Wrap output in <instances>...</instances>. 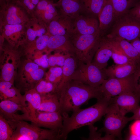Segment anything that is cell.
<instances>
[{"label": "cell", "instance_id": "ab89813d", "mask_svg": "<svg viewBox=\"0 0 140 140\" xmlns=\"http://www.w3.org/2000/svg\"><path fill=\"white\" fill-rule=\"evenodd\" d=\"M129 12L134 17L140 21V3L136 4L129 10Z\"/></svg>", "mask_w": 140, "mask_h": 140}, {"label": "cell", "instance_id": "7c38bea8", "mask_svg": "<svg viewBox=\"0 0 140 140\" xmlns=\"http://www.w3.org/2000/svg\"><path fill=\"white\" fill-rule=\"evenodd\" d=\"M48 32L51 35H62L69 38L73 33V20L59 14L47 24Z\"/></svg>", "mask_w": 140, "mask_h": 140}, {"label": "cell", "instance_id": "cb8c5ba5", "mask_svg": "<svg viewBox=\"0 0 140 140\" xmlns=\"http://www.w3.org/2000/svg\"><path fill=\"white\" fill-rule=\"evenodd\" d=\"M54 4L59 9L61 14L73 20L79 15L80 11L83 9L81 0H58Z\"/></svg>", "mask_w": 140, "mask_h": 140}, {"label": "cell", "instance_id": "5b68a950", "mask_svg": "<svg viewBox=\"0 0 140 140\" xmlns=\"http://www.w3.org/2000/svg\"><path fill=\"white\" fill-rule=\"evenodd\" d=\"M14 130L13 135L22 136L24 140H62L61 131L40 128L23 120H16L9 123Z\"/></svg>", "mask_w": 140, "mask_h": 140}, {"label": "cell", "instance_id": "8fae6325", "mask_svg": "<svg viewBox=\"0 0 140 140\" xmlns=\"http://www.w3.org/2000/svg\"><path fill=\"white\" fill-rule=\"evenodd\" d=\"M25 120L30 121L40 127L61 131L63 126V117L59 112H37L35 118H28Z\"/></svg>", "mask_w": 140, "mask_h": 140}, {"label": "cell", "instance_id": "603a6c76", "mask_svg": "<svg viewBox=\"0 0 140 140\" xmlns=\"http://www.w3.org/2000/svg\"><path fill=\"white\" fill-rule=\"evenodd\" d=\"M107 39L115 50L123 53L131 60L140 64V54L130 42L125 39Z\"/></svg>", "mask_w": 140, "mask_h": 140}, {"label": "cell", "instance_id": "4dcf8cb0", "mask_svg": "<svg viewBox=\"0 0 140 140\" xmlns=\"http://www.w3.org/2000/svg\"><path fill=\"white\" fill-rule=\"evenodd\" d=\"M83 9L93 16H98L106 0H81Z\"/></svg>", "mask_w": 140, "mask_h": 140}, {"label": "cell", "instance_id": "7a4b0ae2", "mask_svg": "<svg viewBox=\"0 0 140 140\" xmlns=\"http://www.w3.org/2000/svg\"><path fill=\"white\" fill-rule=\"evenodd\" d=\"M111 98L103 97L97 100L96 103L88 108H78L69 117L62 114L63 126L61 130L62 140L66 139L68 134L74 130L86 125H93L106 114Z\"/></svg>", "mask_w": 140, "mask_h": 140}, {"label": "cell", "instance_id": "277c9868", "mask_svg": "<svg viewBox=\"0 0 140 140\" xmlns=\"http://www.w3.org/2000/svg\"><path fill=\"white\" fill-rule=\"evenodd\" d=\"M103 37L100 32L92 34L73 35L70 38L78 61L86 64L91 63Z\"/></svg>", "mask_w": 140, "mask_h": 140}, {"label": "cell", "instance_id": "60d3db41", "mask_svg": "<svg viewBox=\"0 0 140 140\" xmlns=\"http://www.w3.org/2000/svg\"><path fill=\"white\" fill-rule=\"evenodd\" d=\"M136 84V93L140 100V66L134 74Z\"/></svg>", "mask_w": 140, "mask_h": 140}, {"label": "cell", "instance_id": "ba28073f", "mask_svg": "<svg viewBox=\"0 0 140 140\" xmlns=\"http://www.w3.org/2000/svg\"><path fill=\"white\" fill-rule=\"evenodd\" d=\"M108 78L104 69H100L92 62L86 64L78 61L71 80L96 87L100 86Z\"/></svg>", "mask_w": 140, "mask_h": 140}, {"label": "cell", "instance_id": "836d02e7", "mask_svg": "<svg viewBox=\"0 0 140 140\" xmlns=\"http://www.w3.org/2000/svg\"><path fill=\"white\" fill-rule=\"evenodd\" d=\"M34 88L40 95L57 93V88L53 83L42 79L36 84Z\"/></svg>", "mask_w": 140, "mask_h": 140}, {"label": "cell", "instance_id": "d6a6232c", "mask_svg": "<svg viewBox=\"0 0 140 140\" xmlns=\"http://www.w3.org/2000/svg\"><path fill=\"white\" fill-rule=\"evenodd\" d=\"M62 67H52L46 74L45 79L54 84L57 88L60 83L62 74Z\"/></svg>", "mask_w": 140, "mask_h": 140}, {"label": "cell", "instance_id": "e0dca14e", "mask_svg": "<svg viewBox=\"0 0 140 140\" xmlns=\"http://www.w3.org/2000/svg\"><path fill=\"white\" fill-rule=\"evenodd\" d=\"M25 29L24 38L21 41H32L48 32L47 24L34 17L26 23Z\"/></svg>", "mask_w": 140, "mask_h": 140}, {"label": "cell", "instance_id": "4fadbf2b", "mask_svg": "<svg viewBox=\"0 0 140 140\" xmlns=\"http://www.w3.org/2000/svg\"><path fill=\"white\" fill-rule=\"evenodd\" d=\"M139 97L134 92L123 93L112 97L111 102L124 115L129 113H134L139 107Z\"/></svg>", "mask_w": 140, "mask_h": 140}, {"label": "cell", "instance_id": "8992f818", "mask_svg": "<svg viewBox=\"0 0 140 140\" xmlns=\"http://www.w3.org/2000/svg\"><path fill=\"white\" fill-rule=\"evenodd\" d=\"M31 17L18 0H0V26L25 24Z\"/></svg>", "mask_w": 140, "mask_h": 140}, {"label": "cell", "instance_id": "ffe728a7", "mask_svg": "<svg viewBox=\"0 0 140 140\" xmlns=\"http://www.w3.org/2000/svg\"><path fill=\"white\" fill-rule=\"evenodd\" d=\"M51 36L47 32L32 41H22L16 47L19 51L23 52L27 55H30L45 50Z\"/></svg>", "mask_w": 140, "mask_h": 140}, {"label": "cell", "instance_id": "74e56055", "mask_svg": "<svg viewBox=\"0 0 140 140\" xmlns=\"http://www.w3.org/2000/svg\"><path fill=\"white\" fill-rule=\"evenodd\" d=\"M31 17H33L36 6L39 0H18Z\"/></svg>", "mask_w": 140, "mask_h": 140}, {"label": "cell", "instance_id": "9a60e30c", "mask_svg": "<svg viewBox=\"0 0 140 140\" xmlns=\"http://www.w3.org/2000/svg\"><path fill=\"white\" fill-rule=\"evenodd\" d=\"M48 55L54 51H60L65 54L75 55V49L70 38L66 36L51 35L44 50Z\"/></svg>", "mask_w": 140, "mask_h": 140}, {"label": "cell", "instance_id": "f35d334b", "mask_svg": "<svg viewBox=\"0 0 140 140\" xmlns=\"http://www.w3.org/2000/svg\"><path fill=\"white\" fill-rule=\"evenodd\" d=\"M129 134L140 138V120H135L129 127Z\"/></svg>", "mask_w": 140, "mask_h": 140}, {"label": "cell", "instance_id": "44dd1931", "mask_svg": "<svg viewBox=\"0 0 140 140\" xmlns=\"http://www.w3.org/2000/svg\"><path fill=\"white\" fill-rule=\"evenodd\" d=\"M23 96L25 102H27L26 108L28 114L22 115L20 120H24L28 118H35L41 104V95L33 88L26 91Z\"/></svg>", "mask_w": 140, "mask_h": 140}, {"label": "cell", "instance_id": "1f68e13d", "mask_svg": "<svg viewBox=\"0 0 140 140\" xmlns=\"http://www.w3.org/2000/svg\"><path fill=\"white\" fill-rule=\"evenodd\" d=\"M14 132L8 121L0 114V140H11Z\"/></svg>", "mask_w": 140, "mask_h": 140}, {"label": "cell", "instance_id": "d4e9b609", "mask_svg": "<svg viewBox=\"0 0 140 140\" xmlns=\"http://www.w3.org/2000/svg\"><path fill=\"white\" fill-rule=\"evenodd\" d=\"M0 114L8 122L13 121L19 111L27 115L26 107L23 105L8 100H2L0 103Z\"/></svg>", "mask_w": 140, "mask_h": 140}, {"label": "cell", "instance_id": "5bb4252c", "mask_svg": "<svg viewBox=\"0 0 140 140\" xmlns=\"http://www.w3.org/2000/svg\"><path fill=\"white\" fill-rule=\"evenodd\" d=\"M73 21V35L92 34L100 32L99 23L95 17L79 15Z\"/></svg>", "mask_w": 140, "mask_h": 140}, {"label": "cell", "instance_id": "2e32d148", "mask_svg": "<svg viewBox=\"0 0 140 140\" xmlns=\"http://www.w3.org/2000/svg\"><path fill=\"white\" fill-rule=\"evenodd\" d=\"M25 24H4L1 26L0 35L6 39L9 44L16 46L24 38Z\"/></svg>", "mask_w": 140, "mask_h": 140}, {"label": "cell", "instance_id": "484cf974", "mask_svg": "<svg viewBox=\"0 0 140 140\" xmlns=\"http://www.w3.org/2000/svg\"><path fill=\"white\" fill-rule=\"evenodd\" d=\"M78 62V60L75 55L68 54L62 67V78L57 87V93L66 82L71 80L77 67Z\"/></svg>", "mask_w": 140, "mask_h": 140}, {"label": "cell", "instance_id": "52a82bcc", "mask_svg": "<svg viewBox=\"0 0 140 140\" xmlns=\"http://www.w3.org/2000/svg\"><path fill=\"white\" fill-rule=\"evenodd\" d=\"M103 127L100 131L104 132L106 136L114 139L115 137L121 138V131L129 121V117L122 114L116 106L111 101L105 115Z\"/></svg>", "mask_w": 140, "mask_h": 140}, {"label": "cell", "instance_id": "d590c367", "mask_svg": "<svg viewBox=\"0 0 140 140\" xmlns=\"http://www.w3.org/2000/svg\"><path fill=\"white\" fill-rule=\"evenodd\" d=\"M56 51L54 54L48 56V61L49 66H54L58 65L62 67L67 55L59 51Z\"/></svg>", "mask_w": 140, "mask_h": 140}, {"label": "cell", "instance_id": "8d00e7d4", "mask_svg": "<svg viewBox=\"0 0 140 140\" xmlns=\"http://www.w3.org/2000/svg\"><path fill=\"white\" fill-rule=\"evenodd\" d=\"M111 58L115 64L117 65H124L131 62L134 61L130 59L125 55L114 49Z\"/></svg>", "mask_w": 140, "mask_h": 140}, {"label": "cell", "instance_id": "b9f144b4", "mask_svg": "<svg viewBox=\"0 0 140 140\" xmlns=\"http://www.w3.org/2000/svg\"><path fill=\"white\" fill-rule=\"evenodd\" d=\"M133 114L132 116L129 117L130 121L134 120H140V107Z\"/></svg>", "mask_w": 140, "mask_h": 140}, {"label": "cell", "instance_id": "3957f363", "mask_svg": "<svg viewBox=\"0 0 140 140\" xmlns=\"http://www.w3.org/2000/svg\"><path fill=\"white\" fill-rule=\"evenodd\" d=\"M106 37L113 39H125L130 42L140 38V21L129 12L117 17Z\"/></svg>", "mask_w": 140, "mask_h": 140}, {"label": "cell", "instance_id": "6da1fadb", "mask_svg": "<svg viewBox=\"0 0 140 140\" xmlns=\"http://www.w3.org/2000/svg\"><path fill=\"white\" fill-rule=\"evenodd\" d=\"M62 115L78 108L90 99L103 97L98 87H95L71 80L66 82L57 93Z\"/></svg>", "mask_w": 140, "mask_h": 140}, {"label": "cell", "instance_id": "ac0fdd59", "mask_svg": "<svg viewBox=\"0 0 140 140\" xmlns=\"http://www.w3.org/2000/svg\"><path fill=\"white\" fill-rule=\"evenodd\" d=\"M114 50L109 41L106 37H103L92 63L101 69L106 68Z\"/></svg>", "mask_w": 140, "mask_h": 140}, {"label": "cell", "instance_id": "30bf717a", "mask_svg": "<svg viewBox=\"0 0 140 140\" xmlns=\"http://www.w3.org/2000/svg\"><path fill=\"white\" fill-rule=\"evenodd\" d=\"M43 68L30 59L25 61L19 73V88L26 91L34 88L45 75Z\"/></svg>", "mask_w": 140, "mask_h": 140}, {"label": "cell", "instance_id": "4316f807", "mask_svg": "<svg viewBox=\"0 0 140 140\" xmlns=\"http://www.w3.org/2000/svg\"><path fill=\"white\" fill-rule=\"evenodd\" d=\"M41 95V104L37 112H60V104L57 93H50Z\"/></svg>", "mask_w": 140, "mask_h": 140}, {"label": "cell", "instance_id": "f546056e", "mask_svg": "<svg viewBox=\"0 0 140 140\" xmlns=\"http://www.w3.org/2000/svg\"><path fill=\"white\" fill-rule=\"evenodd\" d=\"M115 13L116 18L128 12L134 5L135 0H109Z\"/></svg>", "mask_w": 140, "mask_h": 140}, {"label": "cell", "instance_id": "e575fe53", "mask_svg": "<svg viewBox=\"0 0 140 140\" xmlns=\"http://www.w3.org/2000/svg\"><path fill=\"white\" fill-rule=\"evenodd\" d=\"M30 59L39 66L44 68L49 66L48 55L44 50L40 51L29 55Z\"/></svg>", "mask_w": 140, "mask_h": 140}, {"label": "cell", "instance_id": "7402d4cb", "mask_svg": "<svg viewBox=\"0 0 140 140\" xmlns=\"http://www.w3.org/2000/svg\"><path fill=\"white\" fill-rule=\"evenodd\" d=\"M98 17L99 31L101 34V32L106 31L113 24L116 18L114 9L109 0H106Z\"/></svg>", "mask_w": 140, "mask_h": 140}, {"label": "cell", "instance_id": "83f0119b", "mask_svg": "<svg viewBox=\"0 0 140 140\" xmlns=\"http://www.w3.org/2000/svg\"><path fill=\"white\" fill-rule=\"evenodd\" d=\"M0 98L2 100H10L26 107L27 104L23 96H22L19 90L13 86L0 93Z\"/></svg>", "mask_w": 140, "mask_h": 140}, {"label": "cell", "instance_id": "d6986e66", "mask_svg": "<svg viewBox=\"0 0 140 140\" xmlns=\"http://www.w3.org/2000/svg\"><path fill=\"white\" fill-rule=\"evenodd\" d=\"M140 66V64L132 61L122 65H113L104 69L108 77L122 79L134 74Z\"/></svg>", "mask_w": 140, "mask_h": 140}, {"label": "cell", "instance_id": "9c48e42d", "mask_svg": "<svg viewBox=\"0 0 140 140\" xmlns=\"http://www.w3.org/2000/svg\"><path fill=\"white\" fill-rule=\"evenodd\" d=\"M135 73L124 78H109L106 79L98 87L102 96L111 98L126 92L136 93Z\"/></svg>", "mask_w": 140, "mask_h": 140}, {"label": "cell", "instance_id": "f1b7e54d", "mask_svg": "<svg viewBox=\"0 0 140 140\" xmlns=\"http://www.w3.org/2000/svg\"><path fill=\"white\" fill-rule=\"evenodd\" d=\"M11 56L7 59L1 69V81H9L13 83L15 64Z\"/></svg>", "mask_w": 140, "mask_h": 140}]
</instances>
